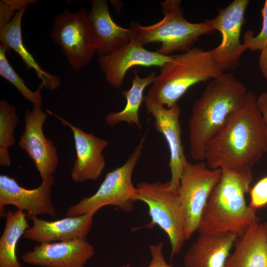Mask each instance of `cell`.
Returning a JSON list of instances; mask_svg holds the SVG:
<instances>
[{
  "instance_id": "obj_13",
  "label": "cell",
  "mask_w": 267,
  "mask_h": 267,
  "mask_svg": "<svg viewBox=\"0 0 267 267\" xmlns=\"http://www.w3.org/2000/svg\"><path fill=\"white\" fill-rule=\"evenodd\" d=\"M171 58L147 50L133 36L123 46L112 53L98 57V63L107 82L115 89L123 84L129 70L134 66L161 67Z\"/></svg>"
},
{
  "instance_id": "obj_18",
  "label": "cell",
  "mask_w": 267,
  "mask_h": 267,
  "mask_svg": "<svg viewBox=\"0 0 267 267\" xmlns=\"http://www.w3.org/2000/svg\"><path fill=\"white\" fill-rule=\"evenodd\" d=\"M238 237L230 232L200 233L184 255V267H226Z\"/></svg>"
},
{
  "instance_id": "obj_22",
  "label": "cell",
  "mask_w": 267,
  "mask_h": 267,
  "mask_svg": "<svg viewBox=\"0 0 267 267\" xmlns=\"http://www.w3.org/2000/svg\"><path fill=\"white\" fill-rule=\"evenodd\" d=\"M157 74L156 71H153L147 76L142 78L136 70L134 71L131 88L122 91V94L126 99V104L120 111L111 112L106 116L105 122L108 126H114L124 122L131 125L135 124L139 130H142L138 113L144 101L143 92L148 86L152 84Z\"/></svg>"
},
{
  "instance_id": "obj_23",
  "label": "cell",
  "mask_w": 267,
  "mask_h": 267,
  "mask_svg": "<svg viewBox=\"0 0 267 267\" xmlns=\"http://www.w3.org/2000/svg\"><path fill=\"white\" fill-rule=\"evenodd\" d=\"M27 214L21 210H9L5 216V224L0 238V267H22L16 255L19 239L29 228Z\"/></svg>"
},
{
  "instance_id": "obj_9",
  "label": "cell",
  "mask_w": 267,
  "mask_h": 267,
  "mask_svg": "<svg viewBox=\"0 0 267 267\" xmlns=\"http://www.w3.org/2000/svg\"><path fill=\"white\" fill-rule=\"evenodd\" d=\"M221 175L222 170L210 168L204 161H187L184 165L178 195L185 217L186 240L198 230L205 206Z\"/></svg>"
},
{
  "instance_id": "obj_20",
  "label": "cell",
  "mask_w": 267,
  "mask_h": 267,
  "mask_svg": "<svg viewBox=\"0 0 267 267\" xmlns=\"http://www.w3.org/2000/svg\"><path fill=\"white\" fill-rule=\"evenodd\" d=\"M236 243L226 267H267V236L264 224H252Z\"/></svg>"
},
{
  "instance_id": "obj_28",
  "label": "cell",
  "mask_w": 267,
  "mask_h": 267,
  "mask_svg": "<svg viewBox=\"0 0 267 267\" xmlns=\"http://www.w3.org/2000/svg\"><path fill=\"white\" fill-rule=\"evenodd\" d=\"M163 246L162 242L151 245L149 246L151 260L148 267H171L164 259Z\"/></svg>"
},
{
  "instance_id": "obj_16",
  "label": "cell",
  "mask_w": 267,
  "mask_h": 267,
  "mask_svg": "<svg viewBox=\"0 0 267 267\" xmlns=\"http://www.w3.org/2000/svg\"><path fill=\"white\" fill-rule=\"evenodd\" d=\"M94 254L86 239L40 243L21 255L27 264L42 267H84Z\"/></svg>"
},
{
  "instance_id": "obj_29",
  "label": "cell",
  "mask_w": 267,
  "mask_h": 267,
  "mask_svg": "<svg viewBox=\"0 0 267 267\" xmlns=\"http://www.w3.org/2000/svg\"><path fill=\"white\" fill-rule=\"evenodd\" d=\"M17 11L11 6L0 0V30L13 19Z\"/></svg>"
},
{
  "instance_id": "obj_27",
  "label": "cell",
  "mask_w": 267,
  "mask_h": 267,
  "mask_svg": "<svg viewBox=\"0 0 267 267\" xmlns=\"http://www.w3.org/2000/svg\"><path fill=\"white\" fill-rule=\"evenodd\" d=\"M250 208L255 211L267 205V176L260 179L249 191Z\"/></svg>"
},
{
  "instance_id": "obj_32",
  "label": "cell",
  "mask_w": 267,
  "mask_h": 267,
  "mask_svg": "<svg viewBox=\"0 0 267 267\" xmlns=\"http://www.w3.org/2000/svg\"><path fill=\"white\" fill-rule=\"evenodd\" d=\"M260 51L259 67L264 77L267 80V45Z\"/></svg>"
},
{
  "instance_id": "obj_7",
  "label": "cell",
  "mask_w": 267,
  "mask_h": 267,
  "mask_svg": "<svg viewBox=\"0 0 267 267\" xmlns=\"http://www.w3.org/2000/svg\"><path fill=\"white\" fill-rule=\"evenodd\" d=\"M133 200L145 203L151 222L145 227L158 225L167 235L172 256L180 253L186 240L185 217L177 193L172 190L169 181H142L136 187Z\"/></svg>"
},
{
  "instance_id": "obj_15",
  "label": "cell",
  "mask_w": 267,
  "mask_h": 267,
  "mask_svg": "<svg viewBox=\"0 0 267 267\" xmlns=\"http://www.w3.org/2000/svg\"><path fill=\"white\" fill-rule=\"evenodd\" d=\"M46 112L57 118L63 125L68 127L73 133L76 159L71 173L72 179L76 182L98 179L106 166L102 152L108 145V141L92 133L85 132L49 110H46Z\"/></svg>"
},
{
  "instance_id": "obj_14",
  "label": "cell",
  "mask_w": 267,
  "mask_h": 267,
  "mask_svg": "<svg viewBox=\"0 0 267 267\" xmlns=\"http://www.w3.org/2000/svg\"><path fill=\"white\" fill-rule=\"evenodd\" d=\"M55 178L42 181L37 188L27 189L21 187L13 178L5 175L0 176V217H5L6 212L4 206L12 205L18 210L27 211V214L37 216L57 215L51 201V188Z\"/></svg>"
},
{
  "instance_id": "obj_4",
  "label": "cell",
  "mask_w": 267,
  "mask_h": 267,
  "mask_svg": "<svg viewBox=\"0 0 267 267\" xmlns=\"http://www.w3.org/2000/svg\"><path fill=\"white\" fill-rule=\"evenodd\" d=\"M223 73L209 51L193 47L180 54L171 55L170 59L160 67L146 96L170 108L178 103L192 86Z\"/></svg>"
},
{
  "instance_id": "obj_34",
  "label": "cell",
  "mask_w": 267,
  "mask_h": 267,
  "mask_svg": "<svg viewBox=\"0 0 267 267\" xmlns=\"http://www.w3.org/2000/svg\"><path fill=\"white\" fill-rule=\"evenodd\" d=\"M122 267H131V266H130V264H127L126 265H124V266H122Z\"/></svg>"
},
{
  "instance_id": "obj_8",
  "label": "cell",
  "mask_w": 267,
  "mask_h": 267,
  "mask_svg": "<svg viewBox=\"0 0 267 267\" xmlns=\"http://www.w3.org/2000/svg\"><path fill=\"white\" fill-rule=\"evenodd\" d=\"M51 37L74 71L86 66L96 53L94 34L86 9L74 13L66 9L56 15Z\"/></svg>"
},
{
  "instance_id": "obj_1",
  "label": "cell",
  "mask_w": 267,
  "mask_h": 267,
  "mask_svg": "<svg viewBox=\"0 0 267 267\" xmlns=\"http://www.w3.org/2000/svg\"><path fill=\"white\" fill-rule=\"evenodd\" d=\"M254 93L249 90L243 105L207 144L204 161L211 169L252 173L267 152L262 115Z\"/></svg>"
},
{
  "instance_id": "obj_6",
  "label": "cell",
  "mask_w": 267,
  "mask_h": 267,
  "mask_svg": "<svg viewBox=\"0 0 267 267\" xmlns=\"http://www.w3.org/2000/svg\"><path fill=\"white\" fill-rule=\"evenodd\" d=\"M146 135L147 132L122 166L107 173L94 194L84 198L69 208L67 216L94 215L100 208L106 206H115L126 212L134 210L135 202L133 197L137 189L132 182V175L142 155Z\"/></svg>"
},
{
  "instance_id": "obj_19",
  "label": "cell",
  "mask_w": 267,
  "mask_h": 267,
  "mask_svg": "<svg viewBox=\"0 0 267 267\" xmlns=\"http://www.w3.org/2000/svg\"><path fill=\"white\" fill-rule=\"evenodd\" d=\"M89 16L94 34L96 53L108 55L128 43L133 36L132 29L123 28L112 19L106 0H90Z\"/></svg>"
},
{
  "instance_id": "obj_26",
  "label": "cell",
  "mask_w": 267,
  "mask_h": 267,
  "mask_svg": "<svg viewBox=\"0 0 267 267\" xmlns=\"http://www.w3.org/2000/svg\"><path fill=\"white\" fill-rule=\"evenodd\" d=\"M263 25L260 32L254 35L253 30H248L243 35V44L247 50H261L267 45V0L262 9Z\"/></svg>"
},
{
  "instance_id": "obj_30",
  "label": "cell",
  "mask_w": 267,
  "mask_h": 267,
  "mask_svg": "<svg viewBox=\"0 0 267 267\" xmlns=\"http://www.w3.org/2000/svg\"><path fill=\"white\" fill-rule=\"evenodd\" d=\"M257 103L263 118L267 139V92H263L257 97Z\"/></svg>"
},
{
  "instance_id": "obj_21",
  "label": "cell",
  "mask_w": 267,
  "mask_h": 267,
  "mask_svg": "<svg viewBox=\"0 0 267 267\" xmlns=\"http://www.w3.org/2000/svg\"><path fill=\"white\" fill-rule=\"evenodd\" d=\"M28 7H25L17 11L10 22L0 30V44L14 50L23 60L27 69L34 70L38 77L41 80V84L44 88L53 91L57 89L59 87L60 78L43 70L25 47L23 42L21 22Z\"/></svg>"
},
{
  "instance_id": "obj_10",
  "label": "cell",
  "mask_w": 267,
  "mask_h": 267,
  "mask_svg": "<svg viewBox=\"0 0 267 267\" xmlns=\"http://www.w3.org/2000/svg\"><path fill=\"white\" fill-rule=\"evenodd\" d=\"M249 0H234L221 9L214 18L210 19L214 29L222 34L220 44L209 51L212 59L224 72L235 69L247 50L240 40L245 14Z\"/></svg>"
},
{
  "instance_id": "obj_11",
  "label": "cell",
  "mask_w": 267,
  "mask_h": 267,
  "mask_svg": "<svg viewBox=\"0 0 267 267\" xmlns=\"http://www.w3.org/2000/svg\"><path fill=\"white\" fill-rule=\"evenodd\" d=\"M143 102L148 113L154 119V126L163 134L167 142L170 151L169 167L171 176L169 181V187L178 193L182 170L187 161L181 140L180 107L177 103L167 108L146 95Z\"/></svg>"
},
{
  "instance_id": "obj_25",
  "label": "cell",
  "mask_w": 267,
  "mask_h": 267,
  "mask_svg": "<svg viewBox=\"0 0 267 267\" xmlns=\"http://www.w3.org/2000/svg\"><path fill=\"white\" fill-rule=\"evenodd\" d=\"M11 49L6 45L0 44V75L11 83L28 101L34 106L42 107V98L41 91L44 86L42 84L36 91H32L25 84L24 80L14 71L6 58V53Z\"/></svg>"
},
{
  "instance_id": "obj_12",
  "label": "cell",
  "mask_w": 267,
  "mask_h": 267,
  "mask_svg": "<svg viewBox=\"0 0 267 267\" xmlns=\"http://www.w3.org/2000/svg\"><path fill=\"white\" fill-rule=\"evenodd\" d=\"M47 117L42 107L34 106L32 110H26L24 131L18 141L19 147L32 160L42 181L53 176L59 162L56 146L44 133L43 125Z\"/></svg>"
},
{
  "instance_id": "obj_24",
  "label": "cell",
  "mask_w": 267,
  "mask_h": 267,
  "mask_svg": "<svg viewBox=\"0 0 267 267\" xmlns=\"http://www.w3.org/2000/svg\"><path fill=\"white\" fill-rule=\"evenodd\" d=\"M19 117L15 107L6 100L0 101V165H11L8 149L15 143L14 136Z\"/></svg>"
},
{
  "instance_id": "obj_5",
  "label": "cell",
  "mask_w": 267,
  "mask_h": 267,
  "mask_svg": "<svg viewBox=\"0 0 267 267\" xmlns=\"http://www.w3.org/2000/svg\"><path fill=\"white\" fill-rule=\"evenodd\" d=\"M160 6L164 17L157 23L148 26L135 21L130 24L133 37L143 45L160 43L156 50L160 54L169 56L175 51H186L201 36L215 31L210 19L199 23L187 21L180 0H166Z\"/></svg>"
},
{
  "instance_id": "obj_17",
  "label": "cell",
  "mask_w": 267,
  "mask_h": 267,
  "mask_svg": "<svg viewBox=\"0 0 267 267\" xmlns=\"http://www.w3.org/2000/svg\"><path fill=\"white\" fill-rule=\"evenodd\" d=\"M32 221V226L24 234L27 239L39 243L86 239L93 222V215L84 214L48 221L37 216L27 214Z\"/></svg>"
},
{
  "instance_id": "obj_31",
  "label": "cell",
  "mask_w": 267,
  "mask_h": 267,
  "mask_svg": "<svg viewBox=\"0 0 267 267\" xmlns=\"http://www.w3.org/2000/svg\"><path fill=\"white\" fill-rule=\"evenodd\" d=\"M7 5L11 6L16 11L20 9L28 6L29 4L36 3V0H2Z\"/></svg>"
},
{
  "instance_id": "obj_3",
  "label": "cell",
  "mask_w": 267,
  "mask_h": 267,
  "mask_svg": "<svg viewBox=\"0 0 267 267\" xmlns=\"http://www.w3.org/2000/svg\"><path fill=\"white\" fill-rule=\"evenodd\" d=\"M252 180V173L222 170L221 178L203 211L199 232H230L239 237L252 224L259 222L256 211L245 200Z\"/></svg>"
},
{
  "instance_id": "obj_33",
  "label": "cell",
  "mask_w": 267,
  "mask_h": 267,
  "mask_svg": "<svg viewBox=\"0 0 267 267\" xmlns=\"http://www.w3.org/2000/svg\"><path fill=\"white\" fill-rule=\"evenodd\" d=\"M264 226H265V229H266V234H267V222L264 224Z\"/></svg>"
},
{
  "instance_id": "obj_2",
  "label": "cell",
  "mask_w": 267,
  "mask_h": 267,
  "mask_svg": "<svg viewBox=\"0 0 267 267\" xmlns=\"http://www.w3.org/2000/svg\"><path fill=\"white\" fill-rule=\"evenodd\" d=\"M248 91L230 73L224 72L209 82L194 102L189 120V150L192 159L204 161L207 144L243 105Z\"/></svg>"
}]
</instances>
